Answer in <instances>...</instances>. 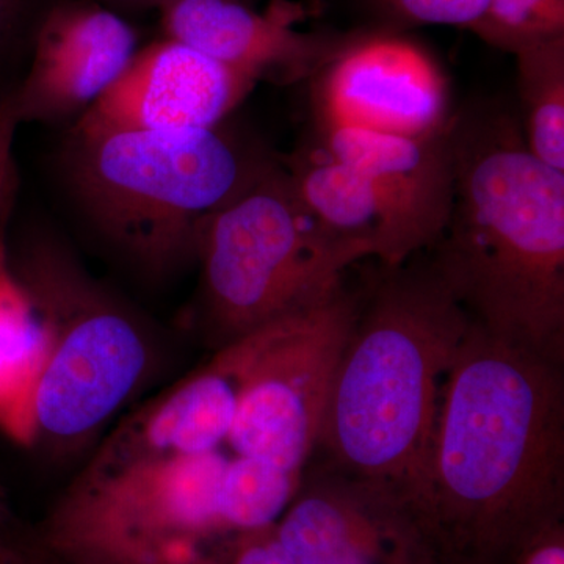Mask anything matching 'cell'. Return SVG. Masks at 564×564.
Returning <instances> with one entry per match:
<instances>
[{
  "label": "cell",
  "instance_id": "6da1fadb",
  "mask_svg": "<svg viewBox=\"0 0 564 564\" xmlns=\"http://www.w3.org/2000/svg\"><path fill=\"white\" fill-rule=\"evenodd\" d=\"M417 511L444 564H508L564 521L563 364L473 322L441 389Z\"/></svg>",
  "mask_w": 564,
  "mask_h": 564
},
{
  "label": "cell",
  "instance_id": "7a4b0ae2",
  "mask_svg": "<svg viewBox=\"0 0 564 564\" xmlns=\"http://www.w3.org/2000/svg\"><path fill=\"white\" fill-rule=\"evenodd\" d=\"M454 203L432 261L475 325L564 364V173L499 99L454 111Z\"/></svg>",
  "mask_w": 564,
  "mask_h": 564
},
{
  "label": "cell",
  "instance_id": "3957f363",
  "mask_svg": "<svg viewBox=\"0 0 564 564\" xmlns=\"http://www.w3.org/2000/svg\"><path fill=\"white\" fill-rule=\"evenodd\" d=\"M473 321L432 256L381 265L359 292L317 451L417 508L441 389Z\"/></svg>",
  "mask_w": 564,
  "mask_h": 564
},
{
  "label": "cell",
  "instance_id": "277c9868",
  "mask_svg": "<svg viewBox=\"0 0 564 564\" xmlns=\"http://www.w3.org/2000/svg\"><path fill=\"white\" fill-rule=\"evenodd\" d=\"M276 155L226 122L170 131L69 129L54 173L84 232L140 276L161 281L196 263L207 221Z\"/></svg>",
  "mask_w": 564,
  "mask_h": 564
},
{
  "label": "cell",
  "instance_id": "5b68a950",
  "mask_svg": "<svg viewBox=\"0 0 564 564\" xmlns=\"http://www.w3.org/2000/svg\"><path fill=\"white\" fill-rule=\"evenodd\" d=\"M7 256L50 334L29 447L70 458L101 436L154 372V336L50 223L7 236Z\"/></svg>",
  "mask_w": 564,
  "mask_h": 564
},
{
  "label": "cell",
  "instance_id": "8992f818",
  "mask_svg": "<svg viewBox=\"0 0 564 564\" xmlns=\"http://www.w3.org/2000/svg\"><path fill=\"white\" fill-rule=\"evenodd\" d=\"M370 258L314 220L281 155L207 221L198 245L199 317L215 348L328 299Z\"/></svg>",
  "mask_w": 564,
  "mask_h": 564
},
{
  "label": "cell",
  "instance_id": "52a82bcc",
  "mask_svg": "<svg viewBox=\"0 0 564 564\" xmlns=\"http://www.w3.org/2000/svg\"><path fill=\"white\" fill-rule=\"evenodd\" d=\"M229 456L124 463L90 456L63 494L52 541L74 564H225L237 536L218 492Z\"/></svg>",
  "mask_w": 564,
  "mask_h": 564
},
{
  "label": "cell",
  "instance_id": "ba28073f",
  "mask_svg": "<svg viewBox=\"0 0 564 564\" xmlns=\"http://www.w3.org/2000/svg\"><path fill=\"white\" fill-rule=\"evenodd\" d=\"M345 282L323 302L248 333L247 366L228 444L304 470L317 451L337 362L358 314Z\"/></svg>",
  "mask_w": 564,
  "mask_h": 564
},
{
  "label": "cell",
  "instance_id": "9c48e42d",
  "mask_svg": "<svg viewBox=\"0 0 564 564\" xmlns=\"http://www.w3.org/2000/svg\"><path fill=\"white\" fill-rule=\"evenodd\" d=\"M274 534L292 564H444L402 492L329 463L303 473Z\"/></svg>",
  "mask_w": 564,
  "mask_h": 564
},
{
  "label": "cell",
  "instance_id": "30bf717a",
  "mask_svg": "<svg viewBox=\"0 0 564 564\" xmlns=\"http://www.w3.org/2000/svg\"><path fill=\"white\" fill-rule=\"evenodd\" d=\"M314 122L425 137L452 120L451 85L440 63L400 32H352L311 79Z\"/></svg>",
  "mask_w": 564,
  "mask_h": 564
},
{
  "label": "cell",
  "instance_id": "8fae6325",
  "mask_svg": "<svg viewBox=\"0 0 564 564\" xmlns=\"http://www.w3.org/2000/svg\"><path fill=\"white\" fill-rule=\"evenodd\" d=\"M139 35L99 0H55L33 39L28 70L10 88L21 124L76 122L120 79Z\"/></svg>",
  "mask_w": 564,
  "mask_h": 564
},
{
  "label": "cell",
  "instance_id": "7c38bea8",
  "mask_svg": "<svg viewBox=\"0 0 564 564\" xmlns=\"http://www.w3.org/2000/svg\"><path fill=\"white\" fill-rule=\"evenodd\" d=\"M256 85L247 74L165 36L139 47L120 79L69 129L102 133L218 128Z\"/></svg>",
  "mask_w": 564,
  "mask_h": 564
},
{
  "label": "cell",
  "instance_id": "4fadbf2b",
  "mask_svg": "<svg viewBox=\"0 0 564 564\" xmlns=\"http://www.w3.org/2000/svg\"><path fill=\"white\" fill-rule=\"evenodd\" d=\"M314 141L361 173L383 204L392 240L388 267L432 250L454 203L448 126L433 135L404 137L315 122Z\"/></svg>",
  "mask_w": 564,
  "mask_h": 564
},
{
  "label": "cell",
  "instance_id": "5bb4252c",
  "mask_svg": "<svg viewBox=\"0 0 564 564\" xmlns=\"http://www.w3.org/2000/svg\"><path fill=\"white\" fill-rule=\"evenodd\" d=\"M166 39L181 41L252 80L288 87L311 80L344 50L351 33L303 32L304 7L272 0L251 9L245 0H173L161 10Z\"/></svg>",
  "mask_w": 564,
  "mask_h": 564
},
{
  "label": "cell",
  "instance_id": "9a60e30c",
  "mask_svg": "<svg viewBox=\"0 0 564 564\" xmlns=\"http://www.w3.org/2000/svg\"><path fill=\"white\" fill-rule=\"evenodd\" d=\"M247 348L245 337L217 348L210 361L122 419L93 458L124 463L220 451L236 421Z\"/></svg>",
  "mask_w": 564,
  "mask_h": 564
},
{
  "label": "cell",
  "instance_id": "2e32d148",
  "mask_svg": "<svg viewBox=\"0 0 564 564\" xmlns=\"http://www.w3.org/2000/svg\"><path fill=\"white\" fill-rule=\"evenodd\" d=\"M281 162L304 209L326 232L362 245L370 258L389 265L392 240L388 214L361 173L337 161L314 140L291 155H281Z\"/></svg>",
  "mask_w": 564,
  "mask_h": 564
},
{
  "label": "cell",
  "instance_id": "e0dca14e",
  "mask_svg": "<svg viewBox=\"0 0 564 564\" xmlns=\"http://www.w3.org/2000/svg\"><path fill=\"white\" fill-rule=\"evenodd\" d=\"M50 348V334L14 276L0 243V430L31 444L33 393Z\"/></svg>",
  "mask_w": 564,
  "mask_h": 564
},
{
  "label": "cell",
  "instance_id": "ac0fdd59",
  "mask_svg": "<svg viewBox=\"0 0 564 564\" xmlns=\"http://www.w3.org/2000/svg\"><path fill=\"white\" fill-rule=\"evenodd\" d=\"M519 120L529 150L564 173V36L514 54Z\"/></svg>",
  "mask_w": 564,
  "mask_h": 564
},
{
  "label": "cell",
  "instance_id": "d6986e66",
  "mask_svg": "<svg viewBox=\"0 0 564 564\" xmlns=\"http://www.w3.org/2000/svg\"><path fill=\"white\" fill-rule=\"evenodd\" d=\"M304 470L232 454L223 473L218 513L229 533L258 532L276 525L302 484Z\"/></svg>",
  "mask_w": 564,
  "mask_h": 564
},
{
  "label": "cell",
  "instance_id": "ffe728a7",
  "mask_svg": "<svg viewBox=\"0 0 564 564\" xmlns=\"http://www.w3.org/2000/svg\"><path fill=\"white\" fill-rule=\"evenodd\" d=\"M510 54L564 36V0H491L473 31Z\"/></svg>",
  "mask_w": 564,
  "mask_h": 564
},
{
  "label": "cell",
  "instance_id": "44dd1931",
  "mask_svg": "<svg viewBox=\"0 0 564 564\" xmlns=\"http://www.w3.org/2000/svg\"><path fill=\"white\" fill-rule=\"evenodd\" d=\"M384 22L386 31L402 32L421 25H452L473 31L491 0H367Z\"/></svg>",
  "mask_w": 564,
  "mask_h": 564
},
{
  "label": "cell",
  "instance_id": "7402d4cb",
  "mask_svg": "<svg viewBox=\"0 0 564 564\" xmlns=\"http://www.w3.org/2000/svg\"><path fill=\"white\" fill-rule=\"evenodd\" d=\"M55 0H0V79L31 57L41 20Z\"/></svg>",
  "mask_w": 564,
  "mask_h": 564
},
{
  "label": "cell",
  "instance_id": "603a6c76",
  "mask_svg": "<svg viewBox=\"0 0 564 564\" xmlns=\"http://www.w3.org/2000/svg\"><path fill=\"white\" fill-rule=\"evenodd\" d=\"M20 124L9 95H3L0 98V243L9 236L11 215L20 191V174L13 150Z\"/></svg>",
  "mask_w": 564,
  "mask_h": 564
},
{
  "label": "cell",
  "instance_id": "cb8c5ba5",
  "mask_svg": "<svg viewBox=\"0 0 564 564\" xmlns=\"http://www.w3.org/2000/svg\"><path fill=\"white\" fill-rule=\"evenodd\" d=\"M225 564H292L278 543L274 525L270 529L239 534Z\"/></svg>",
  "mask_w": 564,
  "mask_h": 564
},
{
  "label": "cell",
  "instance_id": "d4e9b609",
  "mask_svg": "<svg viewBox=\"0 0 564 564\" xmlns=\"http://www.w3.org/2000/svg\"><path fill=\"white\" fill-rule=\"evenodd\" d=\"M508 564H564V521L532 534L519 545Z\"/></svg>",
  "mask_w": 564,
  "mask_h": 564
},
{
  "label": "cell",
  "instance_id": "484cf974",
  "mask_svg": "<svg viewBox=\"0 0 564 564\" xmlns=\"http://www.w3.org/2000/svg\"><path fill=\"white\" fill-rule=\"evenodd\" d=\"M0 564H28L24 555L18 551L17 545L11 543L7 536L6 524H3L2 502H0Z\"/></svg>",
  "mask_w": 564,
  "mask_h": 564
},
{
  "label": "cell",
  "instance_id": "4316f807",
  "mask_svg": "<svg viewBox=\"0 0 564 564\" xmlns=\"http://www.w3.org/2000/svg\"><path fill=\"white\" fill-rule=\"evenodd\" d=\"M104 6L109 9L117 11V9L128 10H147L158 9L161 10L166 3L173 2V0H99ZM245 2H251V0H245Z\"/></svg>",
  "mask_w": 564,
  "mask_h": 564
},
{
  "label": "cell",
  "instance_id": "83f0119b",
  "mask_svg": "<svg viewBox=\"0 0 564 564\" xmlns=\"http://www.w3.org/2000/svg\"><path fill=\"white\" fill-rule=\"evenodd\" d=\"M0 502H2V486H0Z\"/></svg>",
  "mask_w": 564,
  "mask_h": 564
}]
</instances>
